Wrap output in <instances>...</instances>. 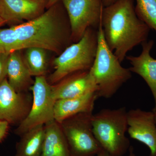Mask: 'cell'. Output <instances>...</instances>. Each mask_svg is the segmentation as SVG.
<instances>
[{
  "instance_id": "obj_9",
  "label": "cell",
  "mask_w": 156,
  "mask_h": 156,
  "mask_svg": "<svg viewBox=\"0 0 156 156\" xmlns=\"http://www.w3.org/2000/svg\"><path fill=\"white\" fill-rule=\"evenodd\" d=\"M32 100V95L16 92L6 79L0 84V120L18 126L28 115Z\"/></svg>"
},
{
  "instance_id": "obj_11",
  "label": "cell",
  "mask_w": 156,
  "mask_h": 156,
  "mask_svg": "<svg viewBox=\"0 0 156 156\" xmlns=\"http://www.w3.org/2000/svg\"><path fill=\"white\" fill-rule=\"evenodd\" d=\"M97 91L89 70L73 73L51 85L52 95L56 101L79 97Z\"/></svg>"
},
{
  "instance_id": "obj_22",
  "label": "cell",
  "mask_w": 156,
  "mask_h": 156,
  "mask_svg": "<svg viewBox=\"0 0 156 156\" xmlns=\"http://www.w3.org/2000/svg\"><path fill=\"white\" fill-rule=\"evenodd\" d=\"M9 123L0 120V141L5 136L9 127Z\"/></svg>"
},
{
  "instance_id": "obj_24",
  "label": "cell",
  "mask_w": 156,
  "mask_h": 156,
  "mask_svg": "<svg viewBox=\"0 0 156 156\" xmlns=\"http://www.w3.org/2000/svg\"><path fill=\"white\" fill-rule=\"evenodd\" d=\"M60 1H61V0H49L48 3V5H47V9L50 8L51 6L53 5L58 2Z\"/></svg>"
},
{
  "instance_id": "obj_12",
  "label": "cell",
  "mask_w": 156,
  "mask_h": 156,
  "mask_svg": "<svg viewBox=\"0 0 156 156\" xmlns=\"http://www.w3.org/2000/svg\"><path fill=\"white\" fill-rule=\"evenodd\" d=\"M48 0H0V17L6 22L30 21L47 9Z\"/></svg>"
},
{
  "instance_id": "obj_8",
  "label": "cell",
  "mask_w": 156,
  "mask_h": 156,
  "mask_svg": "<svg viewBox=\"0 0 156 156\" xmlns=\"http://www.w3.org/2000/svg\"><path fill=\"white\" fill-rule=\"evenodd\" d=\"M69 20L73 43L79 41L89 28L98 29L101 23L103 0H61Z\"/></svg>"
},
{
  "instance_id": "obj_25",
  "label": "cell",
  "mask_w": 156,
  "mask_h": 156,
  "mask_svg": "<svg viewBox=\"0 0 156 156\" xmlns=\"http://www.w3.org/2000/svg\"><path fill=\"white\" fill-rule=\"evenodd\" d=\"M96 156H110L105 151L102 150Z\"/></svg>"
},
{
  "instance_id": "obj_17",
  "label": "cell",
  "mask_w": 156,
  "mask_h": 156,
  "mask_svg": "<svg viewBox=\"0 0 156 156\" xmlns=\"http://www.w3.org/2000/svg\"><path fill=\"white\" fill-rule=\"evenodd\" d=\"M45 136L44 125L31 129L20 136L14 156H41Z\"/></svg>"
},
{
  "instance_id": "obj_23",
  "label": "cell",
  "mask_w": 156,
  "mask_h": 156,
  "mask_svg": "<svg viewBox=\"0 0 156 156\" xmlns=\"http://www.w3.org/2000/svg\"><path fill=\"white\" fill-rule=\"evenodd\" d=\"M117 0H103V3L104 7L110 5L112 4H113Z\"/></svg>"
},
{
  "instance_id": "obj_20",
  "label": "cell",
  "mask_w": 156,
  "mask_h": 156,
  "mask_svg": "<svg viewBox=\"0 0 156 156\" xmlns=\"http://www.w3.org/2000/svg\"><path fill=\"white\" fill-rule=\"evenodd\" d=\"M17 50V40L14 26L0 29V53H10Z\"/></svg>"
},
{
  "instance_id": "obj_2",
  "label": "cell",
  "mask_w": 156,
  "mask_h": 156,
  "mask_svg": "<svg viewBox=\"0 0 156 156\" xmlns=\"http://www.w3.org/2000/svg\"><path fill=\"white\" fill-rule=\"evenodd\" d=\"M101 25L107 44L121 63L128 52L147 41L151 30L136 15L134 0H117L104 7Z\"/></svg>"
},
{
  "instance_id": "obj_18",
  "label": "cell",
  "mask_w": 156,
  "mask_h": 156,
  "mask_svg": "<svg viewBox=\"0 0 156 156\" xmlns=\"http://www.w3.org/2000/svg\"><path fill=\"white\" fill-rule=\"evenodd\" d=\"M24 59L32 76H46L48 70L47 50L39 48L26 49Z\"/></svg>"
},
{
  "instance_id": "obj_26",
  "label": "cell",
  "mask_w": 156,
  "mask_h": 156,
  "mask_svg": "<svg viewBox=\"0 0 156 156\" xmlns=\"http://www.w3.org/2000/svg\"><path fill=\"white\" fill-rule=\"evenodd\" d=\"M128 156H136L134 151V149L132 147H130L129 149V154Z\"/></svg>"
},
{
  "instance_id": "obj_3",
  "label": "cell",
  "mask_w": 156,
  "mask_h": 156,
  "mask_svg": "<svg viewBox=\"0 0 156 156\" xmlns=\"http://www.w3.org/2000/svg\"><path fill=\"white\" fill-rule=\"evenodd\" d=\"M98 43L95 60L89 70L98 88V97L111 98L132 77L129 68L121 62L107 44L101 23L98 29Z\"/></svg>"
},
{
  "instance_id": "obj_1",
  "label": "cell",
  "mask_w": 156,
  "mask_h": 156,
  "mask_svg": "<svg viewBox=\"0 0 156 156\" xmlns=\"http://www.w3.org/2000/svg\"><path fill=\"white\" fill-rule=\"evenodd\" d=\"M14 27L17 50L35 47L60 54L72 41L69 20L61 1L38 17Z\"/></svg>"
},
{
  "instance_id": "obj_29",
  "label": "cell",
  "mask_w": 156,
  "mask_h": 156,
  "mask_svg": "<svg viewBox=\"0 0 156 156\" xmlns=\"http://www.w3.org/2000/svg\"><path fill=\"white\" fill-rule=\"evenodd\" d=\"M48 1H49V0H48Z\"/></svg>"
},
{
  "instance_id": "obj_14",
  "label": "cell",
  "mask_w": 156,
  "mask_h": 156,
  "mask_svg": "<svg viewBox=\"0 0 156 156\" xmlns=\"http://www.w3.org/2000/svg\"><path fill=\"white\" fill-rule=\"evenodd\" d=\"M98 98L97 92H94L79 97L56 100L54 119L60 123L78 114L93 112L95 101Z\"/></svg>"
},
{
  "instance_id": "obj_7",
  "label": "cell",
  "mask_w": 156,
  "mask_h": 156,
  "mask_svg": "<svg viewBox=\"0 0 156 156\" xmlns=\"http://www.w3.org/2000/svg\"><path fill=\"white\" fill-rule=\"evenodd\" d=\"M30 90L33 97L31 107L25 119L14 130L17 136L54 120L56 100L52 95L51 85L46 76L35 77Z\"/></svg>"
},
{
  "instance_id": "obj_13",
  "label": "cell",
  "mask_w": 156,
  "mask_h": 156,
  "mask_svg": "<svg viewBox=\"0 0 156 156\" xmlns=\"http://www.w3.org/2000/svg\"><path fill=\"white\" fill-rule=\"evenodd\" d=\"M154 42L147 41L141 44L142 50L139 56H127L126 59L131 64L129 69L141 76L151 91L154 99L156 108V59L150 54Z\"/></svg>"
},
{
  "instance_id": "obj_27",
  "label": "cell",
  "mask_w": 156,
  "mask_h": 156,
  "mask_svg": "<svg viewBox=\"0 0 156 156\" xmlns=\"http://www.w3.org/2000/svg\"><path fill=\"white\" fill-rule=\"evenodd\" d=\"M6 21L5 20H4V19H3L2 17H0V27L4 25L5 23H6Z\"/></svg>"
},
{
  "instance_id": "obj_6",
  "label": "cell",
  "mask_w": 156,
  "mask_h": 156,
  "mask_svg": "<svg viewBox=\"0 0 156 156\" xmlns=\"http://www.w3.org/2000/svg\"><path fill=\"white\" fill-rule=\"evenodd\" d=\"M92 115L78 114L59 123L71 156H95L102 150L92 131Z\"/></svg>"
},
{
  "instance_id": "obj_21",
  "label": "cell",
  "mask_w": 156,
  "mask_h": 156,
  "mask_svg": "<svg viewBox=\"0 0 156 156\" xmlns=\"http://www.w3.org/2000/svg\"><path fill=\"white\" fill-rule=\"evenodd\" d=\"M10 53H0V84L7 79V65Z\"/></svg>"
},
{
  "instance_id": "obj_5",
  "label": "cell",
  "mask_w": 156,
  "mask_h": 156,
  "mask_svg": "<svg viewBox=\"0 0 156 156\" xmlns=\"http://www.w3.org/2000/svg\"><path fill=\"white\" fill-rule=\"evenodd\" d=\"M98 43V29H88L79 41L69 45L54 59V70L47 79L48 83L54 85L73 73L90 70L96 56Z\"/></svg>"
},
{
  "instance_id": "obj_10",
  "label": "cell",
  "mask_w": 156,
  "mask_h": 156,
  "mask_svg": "<svg viewBox=\"0 0 156 156\" xmlns=\"http://www.w3.org/2000/svg\"><path fill=\"white\" fill-rule=\"evenodd\" d=\"M127 120V132L130 137L148 147L150 156H156V124L153 112L131 109L128 111Z\"/></svg>"
},
{
  "instance_id": "obj_19",
  "label": "cell",
  "mask_w": 156,
  "mask_h": 156,
  "mask_svg": "<svg viewBox=\"0 0 156 156\" xmlns=\"http://www.w3.org/2000/svg\"><path fill=\"white\" fill-rule=\"evenodd\" d=\"M136 15L151 29L156 32V0H136Z\"/></svg>"
},
{
  "instance_id": "obj_16",
  "label": "cell",
  "mask_w": 156,
  "mask_h": 156,
  "mask_svg": "<svg viewBox=\"0 0 156 156\" xmlns=\"http://www.w3.org/2000/svg\"><path fill=\"white\" fill-rule=\"evenodd\" d=\"M41 156H71L60 123L55 119L45 124Z\"/></svg>"
},
{
  "instance_id": "obj_28",
  "label": "cell",
  "mask_w": 156,
  "mask_h": 156,
  "mask_svg": "<svg viewBox=\"0 0 156 156\" xmlns=\"http://www.w3.org/2000/svg\"><path fill=\"white\" fill-rule=\"evenodd\" d=\"M154 113V115L155 121L156 124V108H154L153 111Z\"/></svg>"
},
{
  "instance_id": "obj_15",
  "label": "cell",
  "mask_w": 156,
  "mask_h": 156,
  "mask_svg": "<svg viewBox=\"0 0 156 156\" xmlns=\"http://www.w3.org/2000/svg\"><path fill=\"white\" fill-rule=\"evenodd\" d=\"M20 51L9 54L7 65L8 81L16 92H27L30 90L34 81Z\"/></svg>"
},
{
  "instance_id": "obj_4",
  "label": "cell",
  "mask_w": 156,
  "mask_h": 156,
  "mask_svg": "<svg viewBox=\"0 0 156 156\" xmlns=\"http://www.w3.org/2000/svg\"><path fill=\"white\" fill-rule=\"evenodd\" d=\"M126 107L101 109L92 115V131L103 150L110 156H124L130 147Z\"/></svg>"
}]
</instances>
